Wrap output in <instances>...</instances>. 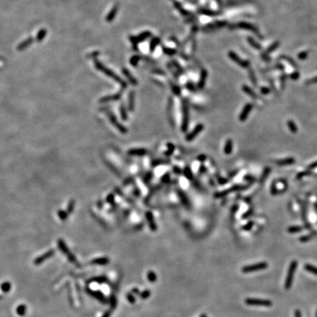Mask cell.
<instances>
[{
  "mask_svg": "<svg viewBox=\"0 0 317 317\" xmlns=\"http://www.w3.org/2000/svg\"><path fill=\"white\" fill-rule=\"evenodd\" d=\"M297 267V261L295 260L292 261L291 262L289 269H288L287 275H286V281H285V289H286V290H289V289H290V288L292 287Z\"/></svg>",
  "mask_w": 317,
  "mask_h": 317,
  "instance_id": "obj_1",
  "label": "cell"
},
{
  "mask_svg": "<svg viewBox=\"0 0 317 317\" xmlns=\"http://www.w3.org/2000/svg\"><path fill=\"white\" fill-rule=\"evenodd\" d=\"M190 123V110L189 105L186 101H184L182 106V123H181V132H186L188 129Z\"/></svg>",
  "mask_w": 317,
  "mask_h": 317,
  "instance_id": "obj_2",
  "label": "cell"
},
{
  "mask_svg": "<svg viewBox=\"0 0 317 317\" xmlns=\"http://www.w3.org/2000/svg\"><path fill=\"white\" fill-rule=\"evenodd\" d=\"M245 304L250 306H261V307H271L272 302L268 300L257 298H246L245 300Z\"/></svg>",
  "mask_w": 317,
  "mask_h": 317,
  "instance_id": "obj_3",
  "label": "cell"
},
{
  "mask_svg": "<svg viewBox=\"0 0 317 317\" xmlns=\"http://www.w3.org/2000/svg\"><path fill=\"white\" fill-rule=\"evenodd\" d=\"M268 267V263L266 262L262 261L256 263L255 264L248 265L242 267V272L243 273H251V272H258V271L263 270V269H266Z\"/></svg>",
  "mask_w": 317,
  "mask_h": 317,
  "instance_id": "obj_4",
  "label": "cell"
},
{
  "mask_svg": "<svg viewBox=\"0 0 317 317\" xmlns=\"http://www.w3.org/2000/svg\"><path fill=\"white\" fill-rule=\"evenodd\" d=\"M57 244H58L59 250L62 251V253L65 254V255H67L68 260H69L71 262H72V263H76L77 259H76L75 256H74L71 253H70L69 250H68V247H67V245H65V242H64L62 239H59V240H58Z\"/></svg>",
  "mask_w": 317,
  "mask_h": 317,
  "instance_id": "obj_5",
  "label": "cell"
},
{
  "mask_svg": "<svg viewBox=\"0 0 317 317\" xmlns=\"http://www.w3.org/2000/svg\"><path fill=\"white\" fill-rule=\"evenodd\" d=\"M203 129H204V126L202 124V123H199V124H198L197 126L195 127V129H193V130L192 131L190 134H188V135H187V137H186V140H187V142L193 141V140H195V139L197 138L198 135H199L200 133L202 132V131L203 130Z\"/></svg>",
  "mask_w": 317,
  "mask_h": 317,
  "instance_id": "obj_6",
  "label": "cell"
},
{
  "mask_svg": "<svg viewBox=\"0 0 317 317\" xmlns=\"http://www.w3.org/2000/svg\"><path fill=\"white\" fill-rule=\"evenodd\" d=\"M248 187V186H241V185L234 186V187H231V188L228 189V190H224V191H222V192H219V193H215V195H214V197H215L216 198H222V197H224V196H225V195H228L229 193H232V192H236V191H239V190H245V189H246Z\"/></svg>",
  "mask_w": 317,
  "mask_h": 317,
  "instance_id": "obj_7",
  "label": "cell"
},
{
  "mask_svg": "<svg viewBox=\"0 0 317 317\" xmlns=\"http://www.w3.org/2000/svg\"><path fill=\"white\" fill-rule=\"evenodd\" d=\"M108 117H109V119L111 121V123H112V124H113L114 126H115V127H116L117 129H118V130L121 132V133H126L127 129H126V128L123 126V125H121L120 123H119L118 120H117V118H115V116L113 115V114L109 112V113H108Z\"/></svg>",
  "mask_w": 317,
  "mask_h": 317,
  "instance_id": "obj_8",
  "label": "cell"
},
{
  "mask_svg": "<svg viewBox=\"0 0 317 317\" xmlns=\"http://www.w3.org/2000/svg\"><path fill=\"white\" fill-rule=\"evenodd\" d=\"M145 219L147 220L148 224V226L150 228L151 231L155 232L157 230V226H156V224L155 222L154 218H153V215L151 211H147L145 213Z\"/></svg>",
  "mask_w": 317,
  "mask_h": 317,
  "instance_id": "obj_9",
  "label": "cell"
},
{
  "mask_svg": "<svg viewBox=\"0 0 317 317\" xmlns=\"http://www.w3.org/2000/svg\"><path fill=\"white\" fill-rule=\"evenodd\" d=\"M253 109V105L251 103H248V104L245 105V106L244 107V109H242V112L240 113L239 116V120L241 122H244L247 120L249 116L250 113L251 112V109Z\"/></svg>",
  "mask_w": 317,
  "mask_h": 317,
  "instance_id": "obj_10",
  "label": "cell"
},
{
  "mask_svg": "<svg viewBox=\"0 0 317 317\" xmlns=\"http://www.w3.org/2000/svg\"><path fill=\"white\" fill-rule=\"evenodd\" d=\"M54 250H51L48 251V252L45 253L43 254V255H41V256H39L38 258H36V260L35 261L34 263L35 265H39L41 264V263H43V262L44 261H46V259H48V258L51 257L53 255H54Z\"/></svg>",
  "mask_w": 317,
  "mask_h": 317,
  "instance_id": "obj_11",
  "label": "cell"
},
{
  "mask_svg": "<svg viewBox=\"0 0 317 317\" xmlns=\"http://www.w3.org/2000/svg\"><path fill=\"white\" fill-rule=\"evenodd\" d=\"M177 193H178V197H179L181 203H183V205L186 207H190V201H189L188 198H187V196L186 195L185 193H184L183 191H181V190H177Z\"/></svg>",
  "mask_w": 317,
  "mask_h": 317,
  "instance_id": "obj_12",
  "label": "cell"
},
{
  "mask_svg": "<svg viewBox=\"0 0 317 317\" xmlns=\"http://www.w3.org/2000/svg\"><path fill=\"white\" fill-rule=\"evenodd\" d=\"M147 151L144 148H135L129 151V154L132 156H144L147 153Z\"/></svg>",
  "mask_w": 317,
  "mask_h": 317,
  "instance_id": "obj_13",
  "label": "cell"
},
{
  "mask_svg": "<svg viewBox=\"0 0 317 317\" xmlns=\"http://www.w3.org/2000/svg\"><path fill=\"white\" fill-rule=\"evenodd\" d=\"M90 295H92L93 297H94L95 298H96L97 300H98L99 301L101 302V303H103V304H105V303H107V300H106V297L103 296V295L101 293V292H90Z\"/></svg>",
  "mask_w": 317,
  "mask_h": 317,
  "instance_id": "obj_14",
  "label": "cell"
},
{
  "mask_svg": "<svg viewBox=\"0 0 317 317\" xmlns=\"http://www.w3.org/2000/svg\"><path fill=\"white\" fill-rule=\"evenodd\" d=\"M295 162V158H285L283 160H278L276 161V164L278 166H286V165H291L293 163Z\"/></svg>",
  "mask_w": 317,
  "mask_h": 317,
  "instance_id": "obj_15",
  "label": "cell"
},
{
  "mask_svg": "<svg viewBox=\"0 0 317 317\" xmlns=\"http://www.w3.org/2000/svg\"><path fill=\"white\" fill-rule=\"evenodd\" d=\"M233 150V142L231 139H228L227 140L226 143H225V148H224V152H225V154L229 155L231 154V152Z\"/></svg>",
  "mask_w": 317,
  "mask_h": 317,
  "instance_id": "obj_16",
  "label": "cell"
},
{
  "mask_svg": "<svg viewBox=\"0 0 317 317\" xmlns=\"http://www.w3.org/2000/svg\"><path fill=\"white\" fill-rule=\"evenodd\" d=\"M109 262V259L108 258H98L94 259L91 261V263L97 265H106Z\"/></svg>",
  "mask_w": 317,
  "mask_h": 317,
  "instance_id": "obj_17",
  "label": "cell"
},
{
  "mask_svg": "<svg viewBox=\"0 0 317 317\" xmlns=\"http://www.w3.org/2000/svg\"><path fill=\"white\" fill-rule=\"evenodd\" d=\"M304 269H305L307 272L313 274V275H317V267H316V266H313V265L310 264V263H306L304 266Z\"/></svg>",
  "mask_w": 317,
  "mask_h": 317,
  "instance_id": "obj_18",
  "label": "cell"
},
{
  "mask_svg": "<svg viewBox=\"0 0 317 317\" xmlns=\"http://www.w3.org/2000/svg\"><path fill=\"white\" fill-rule=\"evenodd\" d=\"M147 277L148 280H149V282L151 283H155L157 280V276H156V274L153 271H149L147 274Z\"/></svg>",
  "mask_w": 317,
  "mask_h": 317,
  "instance_id": "obj_19",
  "label": "cell"
},
{
  "mask_svg": "<svg viewBox=\"0 0 317 317\" xmlns=\"http://www.w3.org/2000/svg\"><path fill=\"white\" fill-rule=\"evenodd\" d=\"M183 173H184V176H185V177L187 178V179H189V180H193V172H192L191 169H190L189 167H186L185 168H184V171H183Z\"/></svg>",
  "mask_w": 317,
  "mask_h": 317,
  "instance_id": "obj_20",
  "label": "cell"
},
{
  "mask_svg": "<svg viewBox=\"0 0 317 317\" xmlns=\"http://www.w3.org/2000/svg\"><path fill=\"white\" fill-rule=\"evenodd\" d=\"M26 310H27V308L24 305H21L16 309V312L19 316H24L26 313Z\"/></svg>",
  "mask_w": 317,
  "mask_h": 317,
  "instance_id": "obj_21",
  "label": "cell"
},
{
  "mask_svg": "<svg viewBox=\"0 0 317 317\" xmlns=\"http://www.w3.org/2000/svg\"><path fill=\"white\" fill-rule=\"evenodd\" d=\"M287 124L289 129L291 130V132H293V133H296L297 132V127L296 124L295 123V122H293L292 120H289V121L287 122Z\"/></svg>",
  "mask_w": 317,
  "mask_h": 317,
  "instance_id": "obj_22",
  "label": "cell"
},
{
  "mask_svg": "<svg viewBox=\"0 0 317 317\" xmlns=\"http://www.w3.org/2000/svg\"><path fill=\"white\" fill-rule=\"evenodd\" d=\"M167 146H168V149H167V151L164 153V155L167 156H169L173 154V151H174L175 150V146L174 145L172 144V143H169V144L167 145Z\"/></svg>",
  "mask_w": 317,
  "mask_h": 317,
  "instance_id": "obj_23",
  "label": "cell"
},
{
  "mask_svg": "<svg viewBox=\"0 0 317 317\" xmlns=\"http://www.w3.org/2000/svg\"><path fill=\"white\" fill-rule=\"evenodd\" d=\"M302 230H303V228L300 226H292L288 228V231H289V233H291V234L300 232Z\"/></svg>",
  "mask_w": 317,
  "mask_h": 317,
  "instance_id": "obj_24",
  "label": "cell"
},
{
  "mask_svg": "<svg viewBox=\"0 0 317 317\" xmlns=\"http://www.w3.org/2000/svg\"><path fill=\"white\" fill-rule=\"evenodd\" d=\"M10 288H11V286H10V283H8V282H5L1 286V290L4 292H8L10 290Z\"/></svg>",
  "mask_w": 317,
  "mask_h": 317,
  "instance_id": "obj_25",
  "label": "cell"
},
{
  "mask_svg": "<svg viewBox=\"0 0 317 317\" xmlns=\"http://www.w3.org/2000/svg\"><path fill=\"white\" fill-rule=\"evenodd\" d=\"M109 302H110L111 308L115 309L117 306V299H116V297H115V296L112 295L110 297V300H109Z\"/></svg>",
  "mask_w": 317,
  "mask_h": 317,
  "instance_id": "obj_26",
  "label": "cell"
},
{
  "mask_svg": "<svg viewBox=\"0 0 317 317\" xmlns=\"http://www.w3.org/2000/svg\"><path fill=\"white\" fill-rule=\"evenodd\" d=\"M151 291L145 290L140 294V297L141 299H143V300H145V299L148 298V297L151 296Z\"/></svg>",
  "mask_w": 317,
  "mask_h": 317,
  "instance_id": "obj_27",
  "label": "cell"
},
{
  "mask_svg": "<svg viewBox=\"0 0 317 317\" xmlns=\"http://www.w3.org/2000/svg\"><path fill=\"white\" fill-rule=\"evenodd\" d=\"M270 170H271L270 168H266V169H265V170L263 171V174H262L261 178V179H260V182L261 183H262L263 181H264L265 179H266V177H267V176L269 175V172H270Z\"/></svg>",
  "mask_w": 317,
  "mask_h": 317,
  "instance_id": "obj_28",
  "label": "cell"
},
{
  "mask_svg": "<svg viewBox=\"0 0 317 317\" xmlns=\"http://www.w3.org/2000/svg\"><path fill=\"white\" fill-rule=\"evenodd\" d=\"M120 115H121V118L123 120H127V113H126V110H125V108L123 107V106H121V107H120Z\"/></svg>",
  "mask_w": 317,
  "mask_h": 317,
  "instance_id": "obj_29",
  "label": "cell"
},
{
  "mask_svg": "<svg viewBox=\"0 0 317 317\" xmlns=\"http://www.w3.org/2000/svg\"><path fill=\"white\" fill-rule=\"evenodd\" d=\"M165 162H166L165 160H163V159H161V158H159V159H156V160H154L153 161H152V166L156 167V166L160 165V164H164V163H165Z\"/></svg>",
  "mask_w": 317,
  "mask_h": 317,
  "instance_id": "obj_30",
  "label": "cell"
},
{
  "mask_svg": "<svg viewBox=\"0 0 317 317\" xmlns=\"http://www.w3.org/2000/svg\"><path fill=\"white\" fill-rule=\"evenodd\" d=\"M126 297H127L128 301L130 303H132V304H133V303H135V302H136V299H135V297H134L133 295H132V294H127Z\"/></svg>",
  "mask_w": 317,
  "mask_h": 317,
  "instance_id": "obj_31",
  "label": "cell"
},
{
  "mask_svg": "<svg viewBox=\"0 0 317 317\" xmlns=\"http://www.w3.org/2000/svg\"><path fill=\"white\" fill-rule=\"evenodd\" d=\"M254 225V222H248L247 225H245V226L243 227V230H245V231H250V230L252 228V227Z\"/></svg>",
  "mask_w": 317,
  "mask_h": 317,
  "instance_id": "obj_32",
  "label": "cell"
},
{
  "mask_svg": "<svg viewBox=\"0 0 317 317\" xmlns=\"http://www.w3.org/2000/svg\"><path fill=\"white\" fill-rule=\"evenodd\" d=\"M173 171H174V173H176V174H181V173H182V170L178 167H173Z\"/></svg>",
  "mask_w": 317,
  "mask_h": 317,
  "instance_id": "obj_33",
  "label": "cell"
},
{
  "mask_svg": "<svg viewBox=\"0 0 317 317\" xmlns=\"http://www.w3.org/2000/svg\"><path fill=\"white\" fill-rule=\"evenodd\" d=\"M311 238V237L310 236H306V237H303L300 238V241L303 242H308V241H309V239Z\"/></svg>",
  "mask_w": 317,
  "mask_h": 317,
  "instance_id": "obj_34",
  "label": "cell"
},
{
  "mask_svg": "<svg viewBox=\"0 0 317 317\" xmlns=\"http://www.w3.org/2000/svg\"><path fill=\"white\" fill-rule=\"evenodd\" d=\"M59 216L62 219H66L67 217V214H65V211H60V212H59Z\"/></svg>",
  "mask_w": 317,
  "mask_h": 317,
  "instance_id": "obj_35",
  "label": "cell"
},
{
  "mask_svg": "<svg viewBox=\"0 0 317 317\" xmlns=\"http://www.w3.org/2000/svg\"><path fill=\"white\" fill-rule=\"evenodd\" d=\"M95 280H96V281L98 282V283H103V282H104L105 280H106V278H105L104 277H97V278H96Z\"/></svg>",
  "mask_w": 317,
  "mask_h": 317,
  "instance_id": "obj_36",
  "label": "cell"
},
{
  "mask_svg": "<svg viewBox=\"0 0 317 317\" xmlns=\"http://www.w3.org/2000/svg\"><path fill=\"white\" fill-rule=\"evenodd\" d=\"M317 167V161H316V162L313 163V164H310V166L308 167V170H313V169L316 168Z\"/></svg>",
  "mask_w": 317,
  "mask_h": 317,
  "instance_id": "obj_37",
  "label": "cell"
},
{
  "mask_svg": "<svg viewBox=\"0 0 317 317\" xmlns=\"http://www.w3.org/2000/svg\"><path fill=\"white\" fill-rule=\"evenodd\" d=\"M218 181H219V183L220 184H226L227 183V180L225 179V178H218Z\"/></svg>",
  "mask_w": 317,
  "mask_h": 317,
  "instance_id": "obj_38",
  "label": "cell"
},
{
  "mask_svg": "<svg viewBox=\"0 0 317 317\" xmlns=\"http://www.w3.org/2000/svg\"><path fill=\"white\" fill-rule=\"evenodd\" d=\"M295 317H302L301 311H300V310H298V309H297V310H295Z\"/></svg>",
  "mask_w": 317,
  "mask_h": 317,
  "instance_id": "obj_39",
  "label": "cell"
},
{
  "mask_svg": "<svg viewBox=\"0 0 317 317\" xmlns=\"http://www.w3.org/2000/svg\"><path fill=\"white\" fill-rule=\"evenodd\" d=\"M251 214H252V210H250V211H249L248 212H247L246 214H245L243 215V218L244 219H245V218H248L249 216L251 215Z\"/></svg>",
  "mask_w": 317,
  "mask_h": 317,
  "instance_id": "obj_40",
  "label": "cell"
},
{
  "mask_svg": "<svg viewBox=\"0 0 317 317\" xmlns=\"http://www.w3.org/2000/svg\"><path fill=\"white\" fill-rule=\"evenodd\" d=\"M132 292L133 294H135V295H140V292H139V290L138 289H137V288H135V289H132Z\"/></svg>",
  "mask_w": 317,
  "mask_h": 317,
  "instance_id": "obj_41",
  "label": "cell"
},
{
  "mask_svg": "<svg viewBox=\"0 0 317 317\" xmlns=\"http://www.w3.org/2000/svg\"><path fill=\"white\" fill-rule=\"evenodd\" d=\"M206 156L205 155H200V156L198 157V160L200 161H203L204 160L206 159Z\"/></svg>",
  "mask_w": 317,
  "mask_h": 317,
  "instance_id": "obj_42",
  "label": "cell"
},
{
  "mask_svg": "<svg viewBox=\"0 0 317 317\" xmlns=\"http://www.w3.org/2000/svg\"><path fill=\"white\" fill-rule=\"evenodd\" d=\"M110 315H111V310H107V311H106V313L103 315V316L102 317H109L110 316Z\"/></svg>",
  "mask_w": 317,
  "mask_h": 317,
  "instance_id": "obj_43",
  "label": "cell"
},
{
  "mask_svg": "<svg viewBox=\"0 0 317 317\" xmlns=\"http://www.w3.org/2000/svg\"><path fill=\"white\" fill-rule=\"evenodd\" d=\"M168 179H169V175L168 174H166L165 176H164V177H163V178H162L163 181H167V180H168Z\"/></svg>",
  "mask_w": 317,
  "mask_h": 317,
  "instance_id": "obj_44",
  "label": "cell"
},
{
  "mask_svg": "<svg viewBox=\"0 0 317 317\" xmlns=\"http://www.w3.org/2000/svg\"><path fill=\"white\" fill-rule=\"evenodd\" d=\"M310 82H312V83H316V82H317V78L312 79V80H310Z\"/></svg>",
  "mask_w": 317,
  "mask_h": 317,
  "instance_id": "obj_45",
  "label": "cell"
},
{
  "mask_svg": "<svg viewBox=\"0 0 317 317\" xmlns=\"http://www.w3.org/2000/svg\"><path fill=\"white\" fill-rule=\"evenodd\" d=\"M200 317H207V316H206V314H202Z\"/></svg>",
  "mask_w": 317,
  "mask_h": 317,
  "instance_id": "obj_46",
  "label": "cell"
},
{
  "mask_svg": "<svg viewBox=\"0 0 317 317\" xmlns=\"http://www.w3.org/2000/svg\"><path fill=\"white\" fill-rule=\"evenodd\" d=\"M316 317H317V310H316Z\"/></svg>",
  "mask_w": 317,
  "mask_h": 317,
  "instance_id": "obj_47",
  "label": "cell"
}]
</instances>
